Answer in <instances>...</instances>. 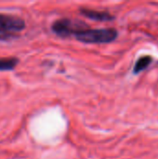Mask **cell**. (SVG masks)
I'll return each mask as SVG.
<instances>
[{
	"label": "cell",
	"instance_id": "3957f363",
	"mask_svg": "<svg viewBox=\"0 0 158 159\" xmlns=\"http://www.w3.org/2000/svg\"><path fill=\"white\" fill-rule=\"evenodd\" d=\"M25 28V21L14 15L0 14V34H12L20 32Z\"/></svg>",
	"mask_w": 158,
	"mask_h": 159
},
{
	"label": "cell",
	"instance_id": "277c9868",
	"mask_svg": "<svg viewBox=\"0 0 158 159\" xmlns=\"http://www.w3.org/2000/svg\"><path fill=\"white\" fill-rule=\"evenodd\" d=\"M80 12L83 16H85L88 19L93 20H99V21H108L114 20V16H112L108 12L104 11H97L89 8H80Z\"/></svg>",
	"mask_w": 158,
	"mask_h": 159
},
{
	"label": "cell",
	"instance_id": "5b68a950",
	"mask_svg": "<svg viewBox=\"0 0 158 159\" xmlns=\"http://www.w3.org/2000/svg\"><path fill=\"white\" fill-rule=\"evenodd\" d=\"M153 61H154V59L150 55H145V56H142V57L139 58L137 60L134 67H133V74L138 75L141 72L144 71L145 69H147L151 65Z\"/></svg>",
	"mask_w": 158,
	"mask_h": 159
},
{
	"label": "cell",
	"instance_id": "8992f818",
	"mask_svg": "<svg viewBox=\"0 0 158 159\" xmlns=\"http://www.w3.org/2000/svg\"><path fill=\"white\" fill-rule=\"evenodd\" d=\"M19 63V59L14 57L0 58V71H11Z\"/></svg>",
	"mask_w": 158,
	"mask_h": 159
},
{
	"label": "cell",
	"instance_id": "7a4b0ae2",
	"mask_svg": "<svg viewBox=\"0 0 158 159\" xmlns=\"http://www.w3.org/2000/svg\"><path fill=\"white\" fill-rule=\"evenodd\" d=\"M52 31L61 37H69L74 35V34L80 30L85 29L84 24L80 23V21L75 22L70 19H61L56 20L52 26Z\"/></svg>",
	"mask_w": 158,
	"mask_h": 159
},
{
	"label": "cell",
	"instance_id": "6da1fadb",
	"mask_svg": "<svg viewBox=\"0 0 158 159\" xmlns=\"http://www.w3.org/2000/svg\"><path fill=\"white\" fill-rule=\"evenodd\" d=\"M118 32L114 28L102 29H83L74 34V36L86 44H105L116 39Z\"/></svg>",
	"mask_w": 158,
	"mask_h": 159
}]
</instances>
